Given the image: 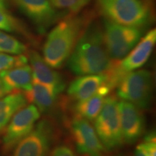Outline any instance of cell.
<instances>
[{
    "label": "cell",
    "mask_w": 156,
    "mask_h": 156,
    "mask_svg": "<svg viewBox=\"0 0 156 156\" xmlns=\"http://www.w3.org/2000/svg\"><path fill=\"white\" fill-rule=\"evenodd\" d=\"M20 11L30 19L41 33L54 24L61 14L49 0H12Z\"/></svg>",
    "instance_id": "30bf717a"
},
{
    "label": "cell",
    "mask_w": 156,
    "mask_h": 156,
    "mask_svg": "<svg viewBox=\"0 0 156 156\" xmlns=\"http://www.w3.org/2000/svg\"><path fill=\"white\" fill-rule=\"evenodd\" d=\"M117 95L140 109L151 106L153 91V77L146 69L134 70L124 75L116 86Z\"/></svg>",
    "instance_id": "277c9868"
},
{
    "label": "cell",
    "mask_w": 156,
    "mask_h": 156,
    "mask_svg": "<svg viewBox=\"0 0 156 156\" xmlns=\"http://www.w3.org/2000/svg\"><path fill=\"white\" fill-rule=\"evenodd\" d=\"M54 136L55 128L52 123L43 119L15 146L12 156H48Z\"/></svg>",
    "instance_id": "52a82bcc"
},
{
    "label": "cell",
    "mask_w": 156,
    "mask_h": 156,
    "mask_svg": "<svg viewBox=\"0 0 156 156\" xmlns=\"http://www.w3.org/2000/svg\"><path fill=\"white\" fill-rule=\"evenodd\" d=\"M41 113L34 104L25 106L19 110L7 124L2 138V149L9 153L17 144L34 129Z\"/></svg>",
    "instance_id": "ba28073f"
},
{
    "label": "cell",
    "mask_w": 156,
    "mask_h": 156,
    "mask_svg": "<svg viewBox=\"0 0 156 156\" xmlns=\"http://www.w3.org/2000/svg\"><path fill=\"white\" fill-rule=\"evenodd\" d=\"M111 156H126L124 155H111Z\"/></svg>",
    "instance_id": "4316f807"
},
{
    "label": "cell",
    "mask_w": 156,
    "mask_h": 156,
    "mask_svg": "<svg viewBox=\"0 0 156 156\" xmlns=\"http://www.w3.org/2000/svg\"><path fill=\"white\" fill-rule=\"evenodd\" d=\"M144 28L116 24L105 20L103 23V41L110 57L119 61L131 51L139 42Z\"/></svg>",
    "instance_id": "8992f818"
},
{
    "label": "cell",
    "mask_w": 156,
    "mask_h": 156,
    "mask_svg": "<svg viewBox=\"0 0 156 156\" xmlns=\"http://www.w3.org/2000/svg\"><path fill=\"white\" fill-rule=\"evenodd\" d=\"M89 23V17L77 14H70L59 21L44 43L43 58L45 62L54 69L61 68Z\"/></svg>",
    "instance_id": "7a4b0ae2"
},
{
    "label": "cell",
    "mask_w": 156,
    "mask_h": 156,
    "mask_svg": "<svg viewBox=\"0 0 156 156\" xmlns=\"http://www.w3.org/2000/svg\"><path fill=\"white\" fill-rule=\"evenodd\" d=\"M20 29L18 21L7 9L0 8V30L5 32H16Z\"/></svg>",
    "instance_id": "7402d4cb"
},
{
    "label": "cell",
    "mask_w": 156,
    "mask_h": 156,
    "mask_svg": "<svg viewBox=\"0 0 156 156\" xmlns=\"http://www.w3.org/2000/svg\"><path fill=\"white\" fill-rule=\"evenodd\" d=\"M48 156H77V155L69 146L61 145L54 148Z\"/></svg>",
    "instance_id": "603a6c76"
},
{
    "label": "cell",
    "mask_w": 156,
    "mask_h": 156,
    "mask_svg": "<svg viewBox=\"0 0 156 156\" xmlns=\"http://www.w3.org/2000/svg\"><path fill=\"white\" fill-rule=\"evenodd\" d=\"M134 156H149L147 153H146L145 150H144L143 147H142V144L137 145L136 147L135 151H134Z\"/></svg>",
    "instance_id": "d4e9b609"
},
{
    "label": "cell",
    "mask_w": 156,
    "mask_h": 156,
    "mask_svg": "<svg viewBox=\"0 0 156 156\" xmlns=\"http://www.w3.org/2000/svg\"><path fill=\"white\" fill-rule=\"evenodd\" d=\"M56 9L69 12L70 14H77L88 5L90 0H49Z\"/></svg>",
    "instance_id": "ffe728a7"
},
{
    "label": "cell",
    "mask_w": 156,
    "mask_h": 156,
    "mask_svg": "<svg viewBox=\"0 0 156 156\" xmlns=\"http://www.w3.org/2000/svg\"><path fill=\"white\" fill-rule=\"evenodd\" d=\"M12 90L8 86L6 85V84L4 83L2 80L0 78V98L5 96L8 93L12 92Z\"/></svg>",
    "instance_id": "cb8c5ba5"
},
{
    "label": "cell",
    "mask_w": 156,
    "mask_h": 156,
    "mask_svg": "<svg viewBox=\"0 0 156 156\" xmlns=\"http://www.w3.org/2000/svg\"><path fill=\"white\" fill-rule=\"evenodd\" d=\"M70 132L77 153L82 156H103L106 150L89 121L75 116L70 124Z\"/></svg>",
    "instance_id": "9c48e42d"
},
{
    "label": "cell",
    "mask_w": 156,
    "mask_h": 156,
    "mask_svg": "<svg viewBox=\"0 0 156 156\" xmlns=\"http://www.w3.org/2000/svg\"><path fill=\"white\" fill-rule=\"evenodd\" d=\"M27 51V46L15 37L0 30V52L20 55Z\"/></svg>",
    "instance_id": "d6986e66"
},
{
    "label": "cell",
    "mask_w": 156,
    "mask_h": 156,
    "mask_svg": "<svg viewBox=\"0 0 156 156\" xmlns=\"http://www.w3.org/2000/svg\"><path fill=\"white\" fill-rule=\"evenodd\" d=\"M155 43L156 30L152 29L140 39L125 57L119 61L121 70L126 73L142 67L149 59Z\"/></svg>",
    "instance_id": "7c38bea8"
},
{
    "label": "cell",
    "mask_w": 156,
    "mask_h": 156,
    "mask_svg": "<svg viewBox=\"0 0 156 156\" xmlns=\"http://www.w3.org/2000/svg\"><path fill=\"white\" fill-rule=\"evenodd\" d=\"M119 103L115 95H107L95 119V132L106 151L118 149L124 144Z\"/></svg>",
    "instance_id": "5b68a950"
},
{
    "label": "cell",
    "mask_w": 156,
    "mask_h": 156,
    "mask_svg": "<svg viewBox=\"0 0 156 156\" xmlns=\"http://www.w3.org/2000/svg\"><path fill=\"white\" fill-rule=\"evenodd\" d=\"M119 108L123 140L127 144H133L145 132V116L141 109L127 101H120Z\"/></svg>",
    "instance_id": "8fae6325"
},
{
    "label": "cell",
    "mask_w": 156,
    "mask_h": 156,
    "mask_svg": "<svg viewBox=\"0 0 156 156\" xmlns=\"http://www.w3.org/2000/svg\"><path fill=\"white\" fill-rule=\"evenodd\" d=\"M97 8L105 20L126 26L144 28L151 18L143 0H97Z\"/></svg>",
    "instance_id": "3957f363"
},
{
    "label": "cell",
    "mask_w": 156,
    "mask_h": 156,
    "mask_svg": "<svg viewBox=\"0 0 156 156\" xmlns=\"http://www.w3.org/2000/svg\"><path fill=\"white\" fill-rule=\"evenodd\" d=\"M104 85L114 88L106 74L80 75L70 83L67 94L73 100L81 101L93 96Z\"/></svg>",
    "instance_id": "5bb4252c"
},
{
    "label": "cell",
    "mask_w": 156,
    "mask_h": 156,
    "mask_svg": "<svg viewBox=\"0 0 156 156\" xmlns=\"http://www.w3.org/2000/svg\"><path fill=\"white\" fill-rule=\"evenodd\" d=\"M28 58L23 54L10 55L0 52V73L11 68L28 64Z\"/></svg>",
    "instance_id": "44dd1931"
},
{
    "label": "cell",
    "mask_w": 156,
    "mask_h": 156,
    "mask_svg": "<svg viewBox=\"0 0 156 156\" xmlns=\"http://www.w3.org/2000/svg\"><path fill=\"white\" fill-rule=\"evenodd\" d=\"M29 61L33 73V80L51 87L60 94L65 88L63 77L45 62L44 58L35 51L29 54Z\"/></svg>",
    "instance_id": "4fadbf2b"
},
{
    "label": "cell",
    "mask_w": 156,
    "mask_h": 156,
    "mask_svg": "<svg viewBox=\"0 0 156 156\" xmlns=\"http://www.w3.org/2000/svg\"><path fill=\"white\" fill-rule=\"evenodd\" d=\"M118 61L107 51L103 28L98 23H89L67 59L69 69L77 75L108 73Z\"/></svg>",
    "instance_id": "6da1fadb"
},
{
    "label": "cell",
    "mask_w": 156,
    "mask_h": 156,
    "mask_svg": "<svg viewBox=\"0 0 156 156\" xmlns=\"http://www.w3.org/2000/svg\"><path fill=\"white\" fill-rule=\"evenodd\" d=\"M28 103L26 95L21 92L9 93L0 98V131L5 129L12 116Z\"/></svg>",
    "instance_id": "ac0fdd59"
},
{
    "label": "cell",
    "mask_w": 156,
    "mask_h": 156,
    "mask_svg": "<svg viewBox=\"0 0 156 156\" xmlns=\"http://www.w3.org/2000/svg\"><path fill=\"white\" fill-rule=\"evenodd\" d=\"M112 89L104 85L97 93L85 100L78 101L75 106L76 116L87 121H94L102 109L105 98Z\"/></svg>",
    "instance_id": "9a60e30c"
},
{
    "label": "cell",
    "mask_w": 156,
    "mask_h": 156,
    "mask_svg": "<svg viewBox=\"0 0 156 156\" xmlns=\"http://www.w3.org/2000/svg\"><path fill=\"white\" fill-rule=\"evenodd\" d=\"M0 78L12 90H21L28 92L33 86V73L28 64L13 67L0 73Z\"/></svg>",
    "instance_id": "2e32d148"
},
{
    "label": "cell",
    "mask_w": 156,
    "mask_h": 156,
    "mask_svg": "<svg viewBox=\"0 0 156 156\" xmlns=\"http://www.w3.org/2000/svg\"><path fill=\"white\" fill-rule=\"evenodd\" d=\"M8 0H0V8L7 9L8 7Z\"/></svg>",
    "instance_id": "484cf974"
},
{
    "label": "cell",
    "mask_w": 156,
    "mask_h": 156,
    "mask_svg": "<svg viewBox=\"0 0 156 156\" xmlns=\"http://www.w3.org/2000/svg\"><path fill=\"white\" fill-rule=\"evenodd\" d=\"M58 93L51 87L33 80L30 90L25 92L28 102L33 103L40 113L48 112L55 106Z\"/></svg>",
    "instance_id": "e0dca14e"
}]
</instances>
